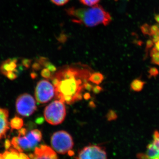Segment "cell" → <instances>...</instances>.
Returning <instances> with one entry per match:
<instances>
[{"instance_id":"obj_1","label":"cell","mask_w":159,"mask_h":159,"mask_svg":"<svg viewBox=\"0 0 159 159\" xmlns=\"http://www.w3.org/2000/svg\"><path fill=\"white\" fill-rule=\"evenodd\" d=\"M91 74L89 68L82 65L66 66L57 71L51 77L55 98L68 104L82 99Z\"/></svg>"},{"instance_id":"obj_2","label":"cell","mask_w":159,"mask_h":159,"mask_svg":"<svg viewBox=\"0 0 159 159\" xmlns=\"http://www.w3.org/2000/svg\"><path fill=\"white\" fill-rule=\"evenodd\" d=\"M66 11L72 21L87 27L100 25L107 26L112 20L110 14L98 4L87 8L70 7L66 9Z\"/></svg>"},{"instance_id":"obj_3","label":"cell","mask_w":159,"mask_h":159,"mask_svg":"<svg viewBox=\"0 0 159 159\" xmlns=\"http://www.w3.org/2000/svg\"><path fill=\"white\" fill-rule=\"evenodd\" d=\"M42 138V134L39 129H33L27 133L25 129L21 128L18 136L11 140V145L18 151L23 152L34 147L40 142Z\"/></svg>"},{"instance_id":"obj_4","label":"cell","mask_w":159,"mask_h":159,"mask_svg":"<svg viewBox=\"0 0 159 159\" xmlns=\"http://www.w3.org/2000/svg\"><path fill=\"white\" fill-rule=\"evenodd\" d=\"M66 114L64 102L58 99L50 103L44 111L46 121L52 125L61 124L65 119Z\"/></svg>"},{"instance_id":"obj_5","label":"cell","mask_w":159,"mask_h":159,"mask_svg":"<svg viewBox=\"0 0 159 159\" xmlns=\"http://www.w3.org/2000/svg\"><path fill=\"white\" fill-rule=\"evenodd\" d=\"M51 144L53 149L61 154L68 153L74 145L72 136L64 130L58 131L53 134L51 138Z\"/></svg>"},{"instance_id":"obj_6","label":"cell","mask_w":159,"mask_h":159,"mask_svg":"<svg viewBox=\"0 0 159 159\" xmlns=\"http://www.w3.org/2000/svg\"><path fill=\"white\" fill-rule=\"evenodd\" d=\"M16 107L18 113L24 117L31 116L37 108L35 99L27 93L23 94L18 97Z\"/></svg>"},{"instance_id":"obj_7","label":"cell","mask_w":159,"mask_h":159,"mask_svg":"<svg viewBox=\"0 0 159 159\" xmlns=\"http://www.w3.org/2000/svg\"><path fill=\"white\" fill-rule=\"evenodd\" d=\"M55 96L54 85L45 80L38 83L35 90V97L36 101L39 103H46L52 99Z\"/></svg>"},{"instance_id":"obj_8","label":"cell","mask_w":159,"mask_h":159,"mask_svg":"<svg viewBox=\"0 0 159 159\" xmlns=\"http://www.w3.org/2000/svg\"><path fill=\"white\" fill-rule=\"evenodd\" d=\"M77 159H107L105 148L97 145L86 146L78 152Z\"/></svg>"},{"instance_id":"obj_9","label":"cell","mask_w":159,"mask_h":159,"mask_svg":"<svg viewBox=\"0 0 159 159\" xmlns=\"http://www.w3.org/2000/svg\"><path fill=\"white\" fill-rule=\"evenodd\" d=\"M29 158L58 159L55 151L47 145H40L34 149V153L29 155Z\"/></svg>"},{"instance_id":"obj_10","label":"cell","mask_w":159,"mask_h":159,"mask_svg":"<svg viewBox=\"0 0 159 159\" xmlns=\"http://www.w3.org/2000/svg\"><path fill=\"white\" fill-rule=\"evenodd\" d=\"M17 67V60H16L9 59L3 62L1 65L0 70L1 72L6 77L11 79H14L16 77L15 74Z\"/></svg>"},{"instance_id":"obj_11","label":"cell","mask_w":159,"mask_h":159,"mask_svg":"<svg viewBox=\"0 0 159 159\" xmlns=\"http://www.w3.org/2000/svg\"><path fill=\"white\" fill-rule=\"evenodd\" d=\"M9 111L6 109L0 108V140L6 136L9 129Z\"/></svg>"},{"instance_id":"obj_12","label":"cell","mask_w":159,"mask_h":159,"mask_svg":"<svg viewBox=\"0 0 159 159\" xmlns=\"http://www.w3.org/2000/svg\"><path fill=\"white\" fill-rule=\"evenodd\" d=\"M25 154L20 152L15 148H9L4 153H0V159H29Z\"/></svg>"},{"instance_id":"obj_13","label":"cell","mask_w":159,"mask_h":159,"mask_svg":"<svg viewBox=\"0 0 159 159\" xmlns=\"http://www.w3.org/2000/svg\"><path fill=\"white\" fill-rule=\"evenodd\" d=\"M139 158L159 159V151L152 142L147 146L145 153H139L137 156Z\"/></svg>"},{"instance_id":"obj_14","label":"cell","mask_w":159,"mask_h":159,"mask_svg":"<svg viewBox=\"0 0 159 159\" xmlns=\"http://www.w3.org/2000/svg\"><path fill=\"white\" fill-rule=\"evenodd\" d=\"M104 79L103 75L99 72L92 73L89 77V81H91L97 85H99Z\"/></svg>"},{"instance_id":"obj_15","label":"cell","mask_w":159,"mask_h":159,"mask_svg":"<svg viewBox=\"0 0 159 159\" xmlns=\"http://www.w3.org/2000/svg\"><path fill=\"white\" fill-rule=\"evenodd\" d=\"M145 82L140 79H135L131 84V89L135 92H140L142 89Z\"/></svg>"},{"instance_id":"obj_16","label":"cell","mask_w":159,"mask_h":159,"mask_svg":"<svg viewBox=\"0 0 159 159\" xmlns=\"http://www.w3.org/2000/svg\"><path fill=\"white\" fill-rule=\"evenodd\" d=\"M23 121L19 117H15L11 119L10 122V125L13 129H20L22 127Z\"/></svg>"},{"instance_id":"obj_17","label":"cell","mask_w":159,"mask_h":159,"mask_svg":"<svg viewBox=\"0 0 159 159\" xmlns=\"http://www.w3.org/2000/svg\"><path fill=\"white\" fill-rule=\"evenodd\" d=\"M150 56L152 62L159 66V51L154 47L151 50Z\"/></svg>"},{"instance_id":"obj_18","label":"cell","mask_w":159,"mask_h":159,"mask_svg":"<svg viewBox=\"0 0 159 159\" xmlns=\"http://www.w3.org/2000/svg\"><path fill=\"white\" fill-rule=\"evenodd\" d=\"M80 2L84 6L91 7L97 5L101 0H79Z\"/></svg>"},{"instance_id":"obj_19","label":"cell","mask_w":159,"mask_h":159,"mask_svg":"<svg viewBox=\"0 0 159 159\" xmlns=\"http://www.w3.org/2000/svg\"><path fill=\"white\" fill-rule=\"evenodd\" d=\"M152 142L159 151V132L157 131H156L154 133L153 141Z\"/></svg>"},{"instance_id":"obj_20","label":"cell","mask_w":159,"mask_h":159,"mask_svg":"<svg viewBox=\"0 0 159 159\" xmlns=\"http://www.w3.org/2000/svg\"><path fill=\"white\" fill-rule=\"evenodd\" d=\"M107 118L108 121L116 120L117 118V114L113 111H110L107 115Z\"/></svg>"},{"instance_id":"obj_21","label":"cell","mask_w":159,"mask_h":159,"mask_svg":"<svg viewBox=\"0 0 159 159\" xmlns=\"http://www.w3.org/2000/svg\"><path fill=\"white\" fill-rule=\"evenodd\" d=\"M51 71L48 68L44 69L42 71L41 75L44 78H51L52 74H51Z\"/></svg>"},{"instance_id":"obj_22","label":"cell","mask_w":159,"mask_h":159,"mask_svg":"<svg viewBox=\"0 0 159 159\" xmlns=\"http://www.w3.org/2000/svg\"><path fill=\"white\" fill-rule=\"evenodd\" d=\"M54 5L57 6H63L66 5L70 0H51Z\"/></svg>"},{"instance_id":"obj_23","label":"cell","mask_w":159,"mask_h":159,"mask_svg":"<svg viewBox=\"0 0 159 159\" xmlns=\"http://www.w3.org/2000/svg\"><path fill=\"white\" fill-rule=\"evenodd\" d=\"M149 73H150L151 76H155L158 74V71L156 68H153L150 69V70H149Z\"/></svg>"},{"instance_id":"obj_24","label":"cell","mask_w":159,"mask_h":159,"mask_svg":"<svg viewBox=\"0 0 159 159\" xmlns=\"http://www.w3.org/2000/svg\"><path fill=\"white\" fill-rule=\"evenodd\" d=\"M102 90V89L99 86H96L93 87L92 91L95 93H98L99 92H101Z\"/></svg>"},{"instance_id":"obj_25","label":"cell","mask_w":159,"mask_h":159,"mask_svg":"<svg viewBox=\"0 0 159 159\" xmlns=\"http://www.w3.org/2000/svg\"><path fill=\"white\" fill-rule=\"evenodd\" d=\"M84 98L85 99H89L90 98V95L89 93H86L84 96Z\"/></svg>"},{"instance_id":"obj_26","label":"cell","mask_w":159,"mask_h":159,"mask_svg":"<svg viewBox=\"0 0 159 159\" xmlns=\"http://www.w3.org/2000/svg\"><path fill=\"white\" fill-rule=\"evenodd\" d=\"M155 48L159 51V40L157 42L155 43Z\"/></svg>"},{"instance_id":"obj_27","label":"cell","mask_w":159,"mask_h":159,"mask_svg":"<svg viewBox=\"0 0 159 159\" xmlns=\"http://www.w3.org/2000/svg\"><path fill=\"white\" fill-rule=\"evenodd\" d=\"M155 18L156 20L159 24V14L156 15L155 17Z\"/></svg>"}]
</instances>
